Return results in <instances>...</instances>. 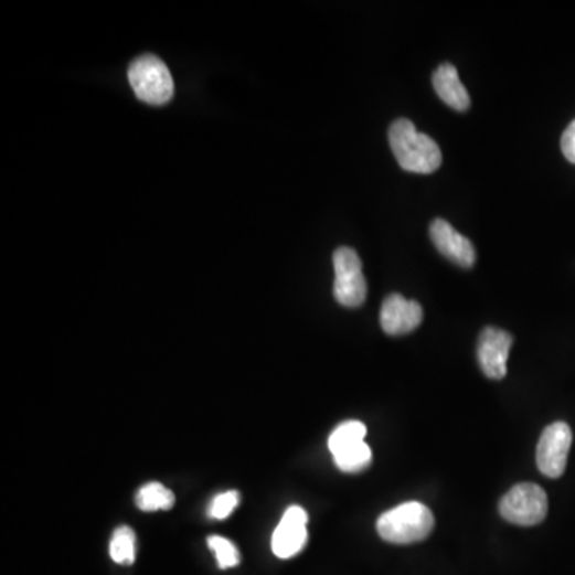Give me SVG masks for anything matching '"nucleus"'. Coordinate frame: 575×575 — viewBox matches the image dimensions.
I'll list each match as a JSON object with an SVG mask.
<instances>
[{"mask_svg":"<svg viewBox=\"0 0 575 575\" xmlns=\"http://www.w3.org/2000/svg\"><path fill=\"white\" fill-rule=\"evenodd\" d=\"M388 141L400 167L409 173H434L441 166L443 156L435 139L417 131L408 119H396L391 125Z\"/></svg>","mask_w":575,"mask_h":575,"instance_id":"obj_1","label":"nucleus"},{"mask_svg":"<svg viewBox=\"0 0 575 575\" xmlns=\"http://www.w3.org/2000/svg\"><path fill=\"white\" fill-rule=\"evenodd\" d=\"M435 526L434 513L419 502H406L379 517L377 532L385 542L408 545L425 541Z\"/></svg>","mask_w":575,"mask_h":575,"instance_id":"obj_2","label":"nucleus"},{"mask_svg":"<svg viewBox=\"0 0 575 575\" xmlns=\"http://www.w3.org/2000/svg\"><path fill=\"white\" fill-rule=\"evenodd\" d=\"M128 82L141 102L163 106L173 98L174 82L167 64L153 55H142L128 67Z\"/></svg>","mask_w":575,"mask_h":575,"instance_id":"obj_3","label":"nucleus"},{"mask_svg":"<svg viewBox=\"0 0 575 575\" xmlns=\"http://www.w3.org/2000/svg\"><path fill=\"white\" fill-rule=\"evenodd\" d=\"M499 512L509 523L535 526L542 523L549 513V498L539 485H517L500 500Z\"/></svg>","mask_w":575,"mask_h":575,"instance_id":"obj_4","label":"nucleus"},{"mask_svg":"<svg viewBox=\"0 0 575 575\" xmlns=\"http://www.w3.org/2000/svg\"><path fill=\"white\" fill-rule=\"evenodd\" d=\"M334 298L344 307H360L366 299L362 259L355 249L342 246L334 252Z\"/></svg>","mask_w":575,"mask_h":575,"instance_id":"obj_5","label":"nucleus"},{"mask_svg":"<svg viewBox=\"0 0 575 575\" xmlns=\"http://www.w3.org/2000/svg\"><path fill=\"white\" fill-rule=\"evenodd\" d=\"M573 446V430L566 423H555L549 425L537 445V467L545 477L560 478L567 466Z\"/></svg>","mask_w":575,"mask_h":575,"instance_id":"obj_6","label":"nucleus"},{"mask_svg":"<svg viewBox=\"0 0 575 575\" xmlns=\"http://www.w3.org/2000/svg\"><path fill=\"white\" fill-rule=\"evenodd\" d=\"M307 517L306 510L299 505L289 507L281 518L273 534V552L280 560L292 558L304 550L307 544Z\"/></svg>","mask_w":575,"mask_h":575,"instance_id":"obj_7","label":"nucleus"},{"mask_svg":"<svg viewBox=\"0 0 575 575\" xmlns=\"http://www.w3.org/2000/svg\"><path fill=\"white\" fill-rule=\"evenodd\" d=\"M513 345V336L499 328L488 327L481 331L478 341V362L486 377L503 379L507 376V362L510 349Z\"/></svg>","mask_w":575,"mask_h":575,"instance_id":"obj_8","label":"nucleus"},{"mask_svg":"<svg viewBox=\"0 0 575 575\" xmlns=\"http://www.w3.org/2000/svg\"><path fill=\"white\" fill-rule=\"evenodd\" d=\"M424 310L417 301H408L402 295H391L382 302V330L391 336L408 334L423 323Z\"/></svg>","mask_w":575,"mask_h":575,"instance_id":"obj_9","label":"nucleus"},{"mask_svg":"<svg viewBox=\"0 0 575 575\" xmlns=\"http://www.w3.org/2000/svg\"><path fill=\"white\" fill-rule=\"evenodd\" d=\"M430 238L438 252L457 266L469 269L477 260L473 243L459 234L448 221L435 220L430 224Z\"/></svg>","mask_w":575,"mask_h":575,"instance_id":"obj_10","label":"nucleus"},{"mask_svg":"<svg viewBox=\"0 0 575 575\" xmlns=\"http://www.w3.org/2000/svg\"><path fill=\"white\" fill-rule=\"evenodd\" d=\"M434 88L441 102L456 110H467L470 107L469 92L464 87L459 73L451 63H443L435 71Z\"/></svg>","mask_w":575,"mask_h":575,"instance_id":"obj_11","label":"nucleus"},{"mask_svg":"<svg viewBox=\"0 0 575 575\" xmlns=\"http://www.w3.org/2000/svg\"><path fill=\"white\" fill-rule=\"evenodd\" d=\"M137 505L142 512L170 510L174 505V494L166 486L152 481L142 486L137 494Z\"/></svg>","mask_w":575,"mask_h":575,"instance_id":"obj_12","label":"nucleus"},{"mask_svg":"<svg viewBox=\"0 0 575 575\" xmlns=\"http://www.w3.org/2000/svg\"><path fill=\"white\" fill-rule=\"evenodd\" d=\"M333 459L339 470L345 471V473H359L371 466L373 452H371L370 446L362 441L336 452Z\"/></svg>","mask_w":575,"mask_h":575,"instance_id":"obj_13","label":"nucleus"},{"mask_svg":"<svg viewBox=\"0 0 575 575\" xmlns=\"http://www.w3.org/2000/svg\"><path fill=\"white\" fill-rule=\"evenodd\" d=\"M110 558L114 563L130 566L137 560V535L128 526H120L114 531L109 545Z\"/></svg>","mask_w":575,"mask_h":575,"instance_id":"obj_14","label":"nucleus"},{"mask_svg":"<svg viewBox=\"0 0 575 575\" xmlns=\"http://www.w3.org/2000/svg\"><path fill=\"white\" fill-rule=\"evenodd\" d=\"M366 434V425L360 423V420H348V423L339 425L331 434L330 439H328V448H330L331 455H336L342 449L364 441Z\"/></svg>","mask_w":575,"mask_h":575,"instance_id":"obj_15","label":"nucleus"},{"mask_svg":"<svg viewBox=\"0 0 575 575\" xmlns=\"http://www.w3.org/2000/svg\"><path fill=\"white\" fill-rule=\"evenodd\" d=\"M209 545L213 550L214 555H216L220 569H231V567L238 566V563H241V553H238L237 546L232 544L228 539L221 537V535H212V537H209Z\"/></svg>","mask_w":575,"mask_h":575,"instance_id":"obj_16","label":"nucleus"},{"mask_svg":"<svg viewBox=\"0 0 575 575\" xmlns=\"http://www.w3.org/2000/svg\"><path fill=\"white\" fill-rule=\"evenodd\" d=\"M238 502H241V494L237 491L223 492L213 499L212 505H210V517L214 520H226L237 509Z\"/></svg>","mask_w":575,"mask_h":575,"instance_id":"obj_17","label":"nucleus"},{"mask_svg":"<svg viewBox=\"0 0 575 575\" xmlns=\"http://www.w3.org/2000/svg\"><path fill=\"white\" fill-rule=\"evenodd\" d=\"M561 151L571 163H575V120L571 121L561 137Z\"/></svg>","mask_w":575,"mask_h":575,"instance_id":"obj_18","label":"nucleus"}]
</instances>
